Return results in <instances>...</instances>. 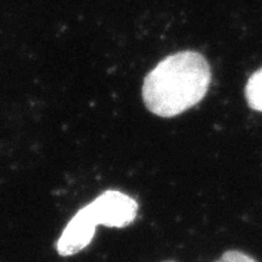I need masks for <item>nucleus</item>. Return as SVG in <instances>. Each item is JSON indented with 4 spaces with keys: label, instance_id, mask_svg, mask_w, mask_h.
<instances>
[{
    "label": "nucleus",
    "instance_id": "nucleus-1",
    "mask_svg": "<svg viewBox=\"0 0 262 262\" xmlns=\"http://www.w3.org/2000/svg\"><path fill=\"white\" fill-rule=\"evenodd\" d=\"M210 82L211 70L204 55L195 51L176 52L146 75L142 98L150 113L172 118L200 103Z\"/></svg>",
    "mask_w": 262,
    "mask_h": 262
},
{
    "label": "nucleus",
    "instance_id": "nucleus-2",
    "mask_svg": "<svg viewBox=\"0 0 262 262\" xmlns=\"http://www.w3.org/2000/svg\"><path fill=\"white\" fill-rule=\"evenodd\" d=\"M137 213L138 204L133 196L118 190H107L70 220L56 241V252L62 257L78 254L93 242L98 225L124 228L134 222Z\"/></svg>",
    "mask_w": 262,
    "mask_h": 262
},
{
    "label": "nucleus",
    "instance_id": "nucleus-3",
    "mask_svg": "<svg viewBox=\"0 0 262 262\" xmlns=\"http://www.w3.org/2000/svg\"><path fill=\"white\" fill-rule=\"evenodd\" d=\"M245 97L250 108L262 113V67L253 73L248 79Z\"/></svg>",
    "mask_w": 262,
    "mask_h": 262
},
{
    "label": "nucleus",
    "instance_id": "nucleus-4",
    "mask_svg": "<svg viewBox=\"0 0 262 262\" xmlns=\"http://www.w3.org/2000/svg\"><path fill=\"white\" fill-rule=\"evenodd\" d=\"M214 262H257L253 257L239 250H228Z\"/></svg>",
    "mask_w": 262,
    "mask_h": 262
},
{
    "label": "nucleus",
    "instance_id": "nucleus-5",
    "mask_svg": "<svg viewBox=\"0 0 262 262\" xmlns=\"http://www.w3.org/2000/svg\"><path fill=\"white\" fill-rule=\"evenodd\" d=\"M162 262H177V261H172V259H166V261H162Z\"/></svg>",
    "mask_w": 262,
    "mask_h": 262
}]
</instances>
